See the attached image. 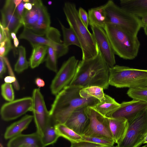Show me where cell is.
Masks as SVG:
<instances>
[{
    "label": "cell",
    "mask_w": 147,
    "mask_h": 147,
    "mask_svg": "<svg viewBox=\"0 0 147 147\" xmlns=\"http://www.w3.org/2000/svg\"><path fill=\"white\" fill-rule=\"evenodd\" d=\"M32 97H30L14 100L5 103L1 109V117L6 121L14 120L28 111H32Z\"/></svg>",
    "instance_id": "8fae6325"
},
{
    "label": "cell",
    "mask_w": 147,
    "mask_h": 147,
    "mask_svg": "<svg viewBox=\"0 0 147 147\" xmlns=\"http://www.w3.org/2000/svg\"><path fill=\"white\" fill-rule=\"evenodd\" d=\"M88 13L90 26H97L104 29L107 24L105 4L89 9Z\"/></svg>",
    "instance_id": "7402d4cb"
},
{
    "label": "cell",
    "mask_w": 147,
    "mask_h": 147,
    "mask_svg": "<svg viewBox=\"0 0 147 147\" xmlns=\"http://www.w3.org/2000/svg\"><path fill=\"white\" fill-rule=\"evenodd\" d=\"M85 111L89 118V122L82 136L98 137L114 141L107 117L102 115L90 107H86Z\"/></svg>",
    "instance_id": "ba28073f"
},
{
    "label": "cell",
    "mask_w": 147,
    "mask_h": 147,
    "mask_svg": "<svg viewBox=\"0 0 147 147\" xmlns=\"http://www.w3.org/2000/svg\"><path fill=\"white\" fill-rule=\"evenodd\" d=\"M0 147H4L3 144L1 143L0 144Z\"/></svg>",
    "instance_id": "f907efd6"
},
{
    "label": "cell",
    "mask_w": 147,
    "mask_h": 147,
    "mask_svg": "<svg viewBox=\"0 0 147 147\" xmlns=\"http://www.w3.org/2000/svg\"><path fill=\"white\" fill-rule=\"evenodd\" d=\"M11 38L13 40L17 38L16 33L14 32H11L10 34Z\"/></svg>",
    "instance_id": "f6af8a7d"
},
{
    "label": "cell",
    "mask_w": 147,
    "mask_h": 147,
    "mask_svg": "<svg viewBox=\"0 0 147 147\" xmlns=\"http://www.w3.org/2000/svg\"><path fill=\"white\" fill-rule=\"evenodd\" d=\"M104 29L115 55L126 60H132L137 57L140 45L137 35L109 24H106Z\"/></svg>",
    "instance_id": "277c9868"
},
{
    "label": "cell",
    "mask_w": 147,
    "mask_h": 147,
    "mask_svg": "<svg viewBox=\"0 0 147 147\" xmlns=\"http://www.w3.org/2000/svg\"><path fill=\"white\" fill-rule=\"evenodd\" d=\"M120 7L140 18L147 16V0H120Z\"/></svg>",
    "instance_id": "d6986e66"
},
{
    "label": "cell",
    "mask_w": 147,
    "mask_h": 147,
    "mask_svg": "<svg viewBox=\"0 0 147 147\" xmlns=\"http://www.w3.org/2000/svg\"><path fill=\"white\" fill-rule=\"evenodd\" d=\"M133 99L147 103V85L136 88H129L127 93Z\"/></svg>",
    "instance_id": "1f68e13d"
},
{
    "label": "cell",
    "mask_w": 147,
    "mask_h": 147,
    "mask_svg": "<svg viewBox=\"0 0 147 147\" xmlns=\"http://www.w3.org/2000/svg\"><path fill=\"white\" fill-rule=\"evenodd\" d=\"M128 123L126 134L117 145L119 147H139L147 134V109Z\"/></svg>",
    "instance_id": "52a82bcc"
},
{
    "label": "cell",
    "mask_w": 147,
    "mask_h": 147,
    "mask_svg": "<svg viewBox=\"0 0 147 147\" xmlns=\"http://www.w3.org/2000/svg\"><path fill=\"white\" fill-rule=\"evenodd\" d=\"M104 147H119V146L117 145L116 146H105Z\"/></svg>",
    "instance_id": "c3c4849f"
},
{
    "label": "cell",
    "mask_w": 147,
    "mask_h": 147,
    "mask_svg": "<svg viewBox=\"0 0 147 147\" xmlns=\"http://www.w3.org/2000/svg\"><path fill=\"white\" fill-rule=\"evenodd\" d=\"M19 38L28 41L32 46L44 45L53 47V45L51 41L46 36L36 34L31 30L24 28L20 34Z\"/></svg>",
    "instance_id": "603a6c76"
},
{
    "label": "cell",
    "mask_w": 147,
    "mask_h": 147,
    "mask_svg": "<svg viewBox=\"0 0 147 147\" xmlns=\"http://www.w3.org/2000/svg\"><path fill=\"white\" fill-rule=\"evenodd\" d=\"M6 64L3 57L0 56V76L1 78L6 71Z\"/></svg>",
    "instance_id": "f35d334b"
},
{
    "label": "cell",
    "mask_w": 147,
    "mask_h": 147,
    "mask_svg": "<svg viewBox=\"0 0 147 147\" xmlns=\"http://www.w3.org/2000/svg\"><path fill=\"white\" fill-rule=\"evenodd\" d=\"M33 49L29 59V65L32 69L38 67L43 61L47 54L48 46L41 45L32 47Z\"/></svg>",
    "instance_id": "484cf974"
},
{
    "label": "cell",
    "mask_w": 147,
    "mask_h": 147,
    "mask_svg": "<svg viewBox=\"0 0 147 147\" xmlns=\"http://www.w3.org/2000/svg\"><path fill=\"white\" fill-rule=\"evenodd\" d=\"M103 88L97 86H92L82 88L80 96L84 98L93 97L101 101L105 98V94Z\"/></svg>",
    "instance_id": "f1b7e54d"
},
{
    "label": "cell",
    "mask_w": 147,
    "mask_h": 147,
    "mask_svg": "<svg viewBox=\"0 0 147 147\" xmlns=\"http://www.w3.org/2000/svg\"><path fill=\"white\" fill-rule=\"evenodd\" d=\"M109 85L117 88H136L147 85V69L115 65L110 68Z\"/></svg>",
    "instance_id": "5b68a950"
},
{
    "label": "cell",
    "mask_w": 147,
    "mask_h": 147,
    "mask_svg": "<svg viewBox=\"0 0 147 147\" xmlns=\"http://www.w3.org/2000/svg\"><path fill=\"white\" fill-rule=\"evenodd\" d=\"M24 3H25L22 0L21 3L17 6L15 7V11L16 13L22 23L23 16L25 9Z\"/></svg>",
    "instance_id": "74e56055"
},
{
    "label": "cell",
    "mask_w": 147,
    "mask_h": 147,
    "mask_svg": "<svg viewBox=\"0 0 147 147\" xmlns=\"http://www.w3.org/2000/svg\"><path fill=\"white\" fill-rule=\"evenodd\" d=\"M105 4L107 24L117 26L137 35L144 24L140 18L116 5L111 0Z\"/></svg>",
    "instance_id": "8992f818"
},
{
    "label": "cell",
    "mask_w": 147,
    "mask_h": 147,
    "mask_svg": "<svg viewBox=\"0 0 147 147\" xmlns=\"http://www.w3.org/2000/svg\"><path fill=\"white\" fill-rule=\"evenodd\" d=\"M15 7L17 6L21 2L22 0H13Z\"/></svg>",
    "instance_id": "ee69618b"
},
{
    "label": "cell",
    "mask_w": 147,
    "mask_h": 147,
    "mask_svg": "<svg viewBox=\"0 0 147 147\" xmlns=\"http://www.w3.org/2000/svg\"><path fill=\"white\" fill-rule=\"evenodd\" d=\"M110 67L100 51L94 57L78 63L75 76L69 85L84 88L97 86L108 88Z\"/></svg>",
    "instance_id": "7a4b0ae2"
},
{
    "label": "cell",
    "mask_w": 147,
    "mask_h": 147,
    "mask_svg": "<svg viewBox=\"0 0 147 147\" xmlns=\"http://www.w3.org/2000/svg\"><path fill=\"white\" fill-rule=\"evenodd\" d=\"M1 13L0 23L4 28H8L10 33L16 34L23 25L16 13L13 0L5 1Z\"/></svg>",
    "instance_id": "5bb4252c"
},
{
    "label": "cell",
    "mask_w": 147,
    "mask_h": 147,
    "mask_svg": "<svg viewBox=\"0 0 147 147\" xmlns=\"http://www.w3.org/2000/svg\"><path fill=\"white\" fill-rule=\"evenodd\" d=\"M33 5L32 4L30 3H25L24 4V7L25 9L30 10L32 9V8Z\"/></svg>",
    "instance_id": "60d3db41"
},
{
    "label": "cell",
    "mask_w": 147,
    "mask_h": 147,
    "mask_svg": "<svg viewBox=\"0 0 147 147\" xmlns=\"http://www.w3.org/2000/svg\"><path fill=\"white\" fill-rule=\"evenodd\" d=\"M78 63L73 56L63 63L51 82L50 89L53 94L57 95L69 85L75 76Z\"/></svg>",
    "instance_id": "30bf717a"
},
{
    "label": "cell",
    "mask_w": 147,
    "mask_h": 147,
    "mask_svg": "<svg viewBox=\"0 0 147 147\" xmlns=\"http://www.w3.org/2000/svg\"><path fill=\"white\" fill-rule=\"evenodd\" d=\"M59 21L62 32L63 44L68 47L71 45H75L81 49L80 42L73 29L70 27H65L60 21Z\"/></svg>",
    "instance_id": "83f0119b"
},
{
    "label": "cell",
    "mask_w": 147,
    "mask_h": 147,
    "mask_svg": "<svg viewBox=\"0 0 147 147\" xmlns=\"http://www.w3.org/2000/svg\"><path fill=\"white\" fill-rule=\"evenodd\" d=\"M7 147H44L41 136L36 131L28 134H21L9 140Z\"/></svg>",
    "instance_id": "2e32d148"
},
{
    "label": "cell",
    "mask_w": 147,
    "mask_h": 147,
    "mask_svg": "<svg viewBox=\"0 0 147 147\" xmlns=\"http://www.w3.org/2000/svg\"><path fill=\"white\" fill-rule=\"evenodd\" d=\"M141 147H147V144H146L145 145H144L142 146Z\"/></svg>",
    "instance_id": "816d5d0a"
},
{
    "label": "cell",
    "mask_w": 147,
    "mask_h": 147,
    "mask_svg": "<svg viewBox=\"0 0 147 147\" xmlns=\"http://www.w3.org/2000/svg\"><path fill=\"white\" fill-rule=\"evenodd\" d=\"M105 146L86 141L71 143L70 147H104Z\"/></svg>",
    "instance_id": "8d00e7d4"
},
{
    "label": "cell",
    "mask_w": 147,
    "mask_h": 147,
    "mask_svg": "<svg viewBox=\"0 0 147 147\" xmlns=\"http://www.w3.org/2000/svg\"><path fill=\"white\" fill-rule=\"evenodd\" d=\"M146 144H147V143H146Z\"/></svg>",
    "instance_id": "db71d44e"
},
{
    "label": "cell",
    "mask_w": 147,
    "mask_h": 147,
    "mask_svg": "<svg viewBox=\"0 0 147 147\" xmlns=\"http://www.w3.org/2000/svg\"><path fill=\"white\" fill-rule=\"evenodd\" d=\"M63 11L67 20L80 42L82 60L93 58L98 53L99 50L95 38L84 25L79 17L78 10L74 3H65Z\"/></svg>",
    "instance_id": "3957f363"
},
{
    "label": "cell",
    "mask_w": 147,
    "mask_h": 147,
    "mask_svg": "<svg viewBox=\"0 0 147 147\" xmlns=\"http://www.w3.org/2000/svg\"><path fill=\"white\" fill-rule=\"evenodd\" d=\"M55 125L60 137L66 139L71 143L83 141V138L82 135L77 133L65 124H58Z\"/></svg>",
    "instance_id": "4316f807"
},
{
    "label": "cell",
    "mask_w": 147,
    "mask_h": 147,
    "mask_svg": "<svg viewBox=\"0 0 147 147\" xmlns=\"http://www.w3.org/2000/svg\"></svg>",
    "instance_id": "f5cc1de1"
},
{
    "label": "cell",
    "mask_w": 147,
    "mask_h": 147,
    "mask_svg": "<svg viewBox=\"0 0 147 147\" xmlns=\"http://www.w3.org/2000/svg\"><path fill=\"white\" fill-rule=\"evenodd\" d=\"M59 137L55 125L52 123H51L46 128L41 137L44 147H45L54 144Z\"/></svg>",
    "instance_id": "f546056e"
},
{
    "label": "cell",
    "mask_w": 147,
    "mask_h": 147,
    "mask_svg": "<svg viewBox=\"0 0 147 147\" xmlns=\"http://www.w3.org/2000/svg\"><path fill=\"white\" fill-rule=\"evenodd\" d=\"M99 51L105 61L110 68L115 65V54L104 29L95 26H90Z\"/></svg>",
    "instance_id": "7c38bea8"
},
{
    "label": "cell",
    "mask_w": 147,
    "mask_h": 147,
    "mask_svg": "<svg viewBox=\"0 0 147 147\" xmlns=\"http://www.w3.org/2000/svg\"><path fill=\"white\" fill-rule=\"evenodd\" d=\"M32 98V111L36 125V132L41 137L48 126L52 123L50 111L46 106L44 97L39 89H34Z\"/></svg>",
    "instance_id": "9c48e42d"
},
{
    "label": "cell",
    "mask_w": 147,
    "mask_h": 147,
    "mask_svg": "<svg viewBox=\"0 0 147 147\" xmlns=\"http://www.w3.org/2000/svg\"><path fill=\"white\" fill-rule=\"evenodd\" d=\"M120 104L114 98L105 94V98L92 107L93 109L102 115L107 117L109 114L118 108Z\"/></svg>",
    "instance_id": "cb8c5ba5"
},
{
    "label": "cell",
    "mask_w": 147,
    "mask_h": 147,
    "mask_svg": "<svg viewBox=\"0 0 147 147\" xmlns=\"http://www.w3.org/2000/svg\"><path fill=\"white\" fill-rule=\"evenodd\" d=\"M86 107L77 109L70 115L64 124L77 133L82 135L88 125L89 120L85 110Z\"/></svg>",
    "instance_id": "9a60e30c"
},
{
    "label": "cell",
    "mask_w": 147,
    "mask_h": 147,
    "mask_svg": "<svg viewBox=\"0 0 147 147\" xmlns=\"http://www.w3.org/2000/svg\"><path fill=\"white\" fill-rule=\"evenodd\" d=\"M29 3L33 5L30 10L25 9L22 18V24L24 28L32 30L39 16L40 9L43 3L40 0H30Z\"/></svg>",
    "instance_id": "ac0fdd59"
},
{
    "label": "cell",
    "mask_w": 147,
    "mask_h": 147,
    "mask_svg": "<svg viewBox=\"0 0 147 147\" xmlns=\"http://www.w3.org/2000/svg\"><path fill=\"white\" fill-rule=\"evenodd\" d=\"M82 88L69 85L56 95L49 111L53 125L64 124L71 113L77 109L83 106L92 107L100 102L93 97H82L80 91Z\"/></svg>",
    "instance_id": "6da1fadb"
},
{
    "label": "cell",
    "mask_w": 147,
    "mask_h": 147,
    "mask_svg": "<svg viewBox=\"0 0 147 147\" xmlns=\"http://www.w3.org/2000/svg\"><path fill=\"white\" fill-rule=\"evenodd\" d=\"M120 104L118 108L107 117L123 118L126 119L129 122L139 113L147 109V103L134 99L123 102Z\"/></svg>",
    "instance_id": "4fadbf2b"
},
{
    "label": "cell",
    "mask_w": 147,
    "mask_h": 147,
    "mask_svg": "<svg viewBox=\"0 0 147 147\" xmlns=\"http://www.w3.org/2000/svg\"><path fill=\"white\" fill-rule=\"evenodd\" d=\"M1 94L3 98L8 102L14 100V94L11 84L5 83L1 86Z\"/></svg>",
    "instance_id": "836d02e7"
},
{
    "label": "cell",
    "mask_w": 147,
    "mask_h": 147,
    "mask_svg": "<svg viewBox=\"0 0 147 147\" xmlns=\"http://www.w3.org/2000/svg\"><path fill=\"white\" fill-rule=\"evenodd\" d=\"M35 83L36 85L39 88L44 87L45 84L44 81L40 78H36Z\"/></svg>",
    "instance_id": "ab89813d"
},
{
    "label": "cell",
    "mask_w": 147,
    "mask_h": 147,
    "mask_svg": "<svg viewBox=\"0 0 147 147\" xmlns=\"http://www.w3.org/2000/svg\"><path fill=\"white\" fill-rule=\"evenodd\" d=\"M147 143V134L145 136L144 138V140H143V144H145V143L146 144Z\"/></svg>",
    "instance_id": "7dc6e473"
},
{
    "label": "cell",
    "mask_w": 147,
    "mask_h": 147,
    "mask_svg": "<svg viewBox=\"0 0 147 147\" xmlns=\"http://www.w3.org/2000/svg\"><path fill=\"white\" fill-rule=\"evenodd\" d=\"M33 119V116L26 115L20 120L11 124L5 131L4 138L10 140L22 134V132L28 127Z\"/></svg>",
    "instance_id": "ffe728a7"
},
{
    "label": "cell",
    "mask_w": 147,
    "mask_h": 147,
    "mask_svg": "<svg viewBox=\"0 0 147 147\" xmlns=\"http://www.w3.org/2000/svg\"><path fill=\"white\" fill-rule=\"evenodd\" d=\"M18 58L14 66V70L20 73L26 69L29 65V63L27 60L26 51L24 47L20 46L18 47Z\"/></svg>",
    "instance_id": "4dcf8cb0"
},
{
    "label": "cell",
    "mask_w": 147,
    "mask_h": 147,
    "mask_svg": "<svg viewBox=\"0 0 147 147\" xmlns=\"http://www.w3.org/2000/svg\"><path fill=\"white\" fill-rule=\"evenodd\" d=\"M49 14L46 7L43 4L42 5L38 19L32 30L38 34L45 35L51 27Z\"/></svg>",
    "instance_id": "d4e9b609"
},
{
    "label": "cell",
    "mask_w": 147,
    "mask_h": 147,
    "mask_svg": "<svg viewBox=\"0 0 147 147\" xmlns=\"http://www.w3.org/2000/svg\"><path fill=\"white\" fill-rule=\"evenodd\" d=\"M83 141L89 142L105 146H111L114 145V141L103 138L92 137H87L82 136Z\"/></svg>",
    "instance_id": "e575fe53"
},
{
    "label": "cell",
    "mask_w": 147,
    "mask_h": 147,
    "mask_svg": "<svg viewBox=\"0 0 147 147\" xmlns=\"http://www.w3.org/2000/svg\"><path fill=\"white\" fill-rule=\"evenodd\" d=\"M57 58L54 49L51 47L48 46L45 59L46 65L49 70L56 73L57 71Z\"/></svg>",
    "instance_id": "d6a6232c"
},
{
    "label": "cell",
    "mask_w": 147,
    "mask_h": 147,
    "mask_svg": "<svg viewBox=\"0 0 147 147\" xmlns=\"http://www.w3.org/2000/svg\"><path fill=\"white\" fill-rule=\"evenodd\" d=\"M141 19L144 25L147 23V16L144 17Z\"/></svg>",
    "instance_id": "7bdbcfd3"
},
{
    "label": "cell",
    "mask_w": 147,
    "mask_h": 147,
    "mask_svg": "<svg viewBox=\"0 0 147 147\" xmlns=\"http://www.w3.org/2000/svg\"><path fill=\"white\" fill-rule=\"evenodd\" d=\"M80 18L85 26L88 28L89 25V21L88 13L82 7H80L78 10Z\"/></svg>",
    "instance_id": "d590c367"
},
{
    "label": "cell",
    "mask_w": 147,
    "mask_h": 147,
    "mask_svg": "<svg viewBox=\"0 0 147 147\" xmlns=\"http://www.w3.org/2000/svg\"><path fill=\"white\" fill-rule=\"evenodd\" d=\"M107 117L115 143L118 144L126 134L128 126V121L123 118Z\"/></svg>",
    "instance_id": "e0dca14e"
},
{
    "label": "cell",
    "mask_w": 147,
    "mask_h": 147,
    "mask_svg": "<svg viewBox=\"0 0 147 147\" xmlns=\"http://www.w3.org/2000/svg\"><path fill=\"white\" fill-rule=\"evenodd\" d=\"M13 41L14 46L16 47H18L19 44V41L17 37L13 39Z\"/></svg>",
    "instance_id": "b9f144b4"
},
{
    "label": "cell",
    "mask_w": 147,
    "mask_h": 147,
    "mask_svg": "<svg viewBox=\"0 0 147 147\" xmlns=\"http://www.w3.org/2000/svg\"><path fill=\"white\" fill-rule=\"evenodd\" d=\"M143 28L144 33L147 36V23L144 25Z\"/></svg>",
    "instance_id": "bcb514c9"
},
{
    "label": "cell",
    "mask_w": 147,
    "mask_h": 147,
    "mask_svg": "<svg viewBox=\"0 0 147 147\" xmlns=\"http://www.w3.org/2000/svg\"><path fill=\"white\" fill-rule=\"evenodd\" d=\"M45 35L52 42L53 48L55 50L58 58L68 52L69 47L63 44L61 38L60 32L57 29L51 26Z\"/></svg>",
    "instance_id": "44dd1931"
},
{
    "label": "cell",
    "mask_w": 147,
    "mask_h": 147,
    "mask_svg": "<svg viewBox=\"0 0 147 147\" xmlns=\"http://www.w3.org/2000/svg\"><path fill=\"white\" fill-rule=\"evenodd\" d=\"M48 5H51L52 3V2L51 1H49L48 2Z\"/></svg>",
    "instance_id": "681fc988"
}]
</instances>
